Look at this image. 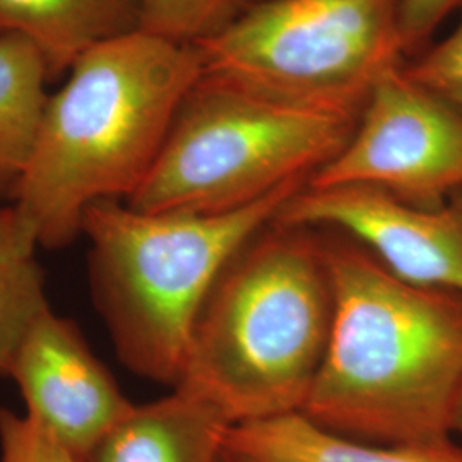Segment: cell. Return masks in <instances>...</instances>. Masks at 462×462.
I'll list each match as a JSON object with an SVG mask.
<instances>
[{
	"label": "cell",
	"mask_w": 462,
	"mask_h": 462,
	"mask_svg": "<svg viewBox=\"0 0 462 462\" xmlns=\"http://www.w3.org/2000/svg\"><path fill=\"white\" fill-rule=\"evenodd\" d=\"M141 24L139 0H0V34L33 43L50 81L62 78L88 50Z\"/></svg>",
	"instance_id": "7c38bea8"
},
{
	"label": "cell",
	"mask_w": 462,
	"mask_h": 462,
	"mask_svg": "<svg viewBox=\"0 0 462 462\" xmlns=\"http://www.w3.org/2000/svg\"><path fill=\"white\" fill-rule=\"evenodd\" d=\"M402 70L462 112V17L452 33L416 53Z\"/></svg>",
	"instance_id": "2e32d148"
},
{
	"label": "cell",
	"mask_w": 462,
	"mask_h": 462,
	"mask_svg": "<svg viewBox=\"0 0 462 462\" xmlns=\"http://www.w3.org/2000/svg\"><path fill=\"white\" fill-rule=\"evenodd\" d=\"M202 74L196 45L141 30L81 55L47 99L13 199L23 240L34 248L69 247L81 235L88 206L131 198Z\"/></svg>",
	"instance_id": "7a4b0ae2"
},
{
	"label": "cell",
	"mask_w": 462,
	"mask_h": 462,
	"mask_svg": "<svg viewBox=\"0 0 462 462\" xmlns=\"http://www.w3.org/2000/svg\"><path fill=\"white\" fill-rule=\"evenodd\" d=\"M36 248L26 244L17 228L16 215L13 206L0 209V261L21 255V254H34Z\"/></svg>",
	"instance_id": "d6986e66"
},
{
	"label": "cell",
	"mask_w": 462,
	"mask_h": 462,
	"mask_svg": "<svg viewBox=\"0 0 462 462\" xmlns=\"http://www.w3.org/2000/svg\"><path fill=\"white\" fill-rule=\"evenodd\" d=\"M219 462H235L233 459H230L226 454H223V457H221V461Z\"/></svg>",
	"instance_id": "44dd1931"
},
{
	"label": "cell",
	"mask_w": 462,
	"mask_h": 462,
	"mask_svg": "<svg viewBox=\"0 0 462 462\" xmlns=\"http://www.w3.org/2000/svg\"><path fill=\"white\" fill-rule=\"evenodd\" d=\"M278 219L343 231L399 280L462 297V190L425 208L366 187L305 185Z\"/></svg>",
	"instance_id": "ba28073f"
},
{
	"label": "cell",
	"mask_w": 462,
	"mask_h": 462,
	"mask_svg": "<svg viewBox=\"0 0 462 462\" xmlns=\"http://www.w3.org/2000/svg\"><path fill=\"white\" fill-rule=\"evenodd\" d=\"M49 70L33 43L0 34V199L13 200L49 95Z\"/></svg>",
	"instance_id": "4fadbf2b"
},
{
	"label": "cell",
	"mask_w": 462,
	"mask_h": 462,
	"mask_svg": "<svg viewBox=\"0 0 462 462\" xmlns=\"http://www.w3.org/2000/svg\"><path fill=\"white\" fill-rule=\"evenodd\" d=\"M50 309L45 273L34 254L0 261V377H9L34 322Z\"/></svg>",
	"instance_id": "5bb4252c"
},
{
	"label": "cell",
	"mask_w": 462,
	"mask_h": 462,
	"mask_svg": "<svg viewBox=\"0 0 462 462\" xmlns=\"http://www.w3.org/2000/svg\"><path fill=\"white\" fill-rule=\"evenodd\" d=\"M259 0H139V30L183 45H200L226 30Z\"/></svg>",
	"instance_id": "9a60e30c"
},
{
	"label": "cell",
	"mask_w": 462,
	"mask_h": 462,
	"mask_svg": "<svg viewBox=\"0 0 462 462\" xmlns=\"http://www.w3.org/2000/svg\"><path fill=\"white\" fill-rule=\"evenodd\" d=\"M307 183L225 215L146 213L116 199L88 206L81 235L89 242V288L118 360L173 389L216 280Z\"/></svg>",
	"instance_id": "277c9868"
},
{
	"label": "cell",
	"mask_w": 462,
	"mask_h": 462,
	"mask_svg": "<svg viewBox=\"0 0 462 462\" xmlns=\"http://www.w3.org/2000/svg\"><path fill=\"white\" fill-rule=\"evenodd\" d=\"M0 462H79L26 414L0 410Z\"/></svg>",
	"instance_id": "e0dca14e"
},
{
	"label": "cell",
	"mask_w": 462,
	"mask_h": 462,
	"mask_svg": "<svg viewBox=\"0 0 462 462\" xmlns=\"http://www.w3.org/2000/svg\"><path fill=\"white\" fill-rule=\"evenodd\" d=\"M322 231L334 317L301 414L375 444L452 437L462 393V297L399 280L346 233Z\"/></svg>",
	"instance_id": "6da1fadb"
},
{
	"label": "cell",
	"mask_w": 462,
	"mask_h": 462,
	"mask_svg": "<svg viewBox=\"0 0 462 462\" xmlns=\"http://www.w3.org/2000/svg\"><path fill=\"white\" fill-rule=\"evenodd\" d=\"M332 317L324 231L276 216L216 280L175 387L206 399L233 425L301 414L324 364Z\"/></svg>",
	"instance_id": "3957f363"
},
{
	"label": "cell",
	"mask_w": 462,
	"mask_h": 462,
	"mask_svg": "<svg viewBox=\"0 0 462 462\" xmlns=\"http://www.w3.org/2000/svg\"><path fill=\"white\" fill-rule=\"evenodd\" d=\"M462 0H401V33L406 57L427 49V42Z\"/></svg>",
	"instance_id": "ac0fdd59"
},
{
	"label": "cell",
	"mask_w": 462,
	"mask_h": 462,
	"mask_svg": "<svg viewBox=\"0 0 462 462\" xmlns=\"http://www.w3.org/2000/svg\"><path fill=\"white\" fill-rule=\"evenodd\" d=\"M230 420L206 399L180 387L116 421L83 462H219Z\"/></svg>",
	"instance_id": "30bf717a"
},
{
	"label": "cell",
	"mask_w": 462,
	"mask_h": 462,
	"mask_svg": "<svg viewBox=\"0 0 462 462\" xmlns=\"http://www.w3.org/2000/svg\"><path fill=\"white\" fill-rule=\"evenodd\" d=\"M9 379L24 414L79 462L134 408L78 324L51 307L28 332Z\"/></svg>",
	"instance_id": "9c48e42d"
},
{
	"label": "cell",
	"mask_w": 462,
	"mask_h": 462,
	"mask_svg": "<svg viewBox=\"0 0 462 462\" xmlns=\"http://www.w3.org/2000/svg\"><path fill=\"white\" fill-rule=\"evenodd\" d=\"M452 437H456L462 444V393L457 401V406H456L454 420H452Z\"/></svg>",
	"instance_id": "ffe728a7"
},
{
	"label": "cell",
	"mask_w": 462,
	"mask_h": 462,
	"mask_svg": "<svg viewBox=\"0 0 462 462\" xmlns=\"http://www.w3.org/2000/svg\"><path fill=\"white\" fill-rule=\"evenodd\" d=\"M309 187H366L413 206H437L462 190V112L406 76L389 70L355 131Z\"/></svg>",
	"instance_id": "52a82bcc"
},
{
	"label": "cell",
	"mask_w": 462,
	"mask_h": 462,
	"mask_svg": "<svg viewBox=\"0 0 462 462\" xmlns=\"http://www.w3.org/2000/svg\"><path fill=\"white\" fill-rule=\"evenodd\" d=\"M225 454L235 462H462L456 437L375 444L320 429L303 414L233 425Z\"/></svg>",
	"instance_id": "8fae6325"
},
{
	"label": "cell",
	"mask_w": 462,
	"mask_h": 462,
	"mask_svg": "<svg viewBox=\"0 0 462 462\" xmlns=\"http://www.w3.org/2000/svg\"><path fill=\"white\" fill-rule=\"evenodd\" d=\"M198 49L206 74L351 118L380 79L406 62L401 0H259Z\"/></svg>",
	"instance_id": "8992f818"
},
{
	"label": "cell",
	"mask_w": 462,
	"mask_h": 462,
	"mask_svg": "<svg viewBox=\"0 0 462 462\" xmlns=\"http://www.w3.org/2000/svg\"><path fill=\"white\" fill-rule=\"evenodd\" d=\"M358 118L284 105L202 74L158 158L125 202L146 213L225 215L309 182Z\"/></svg>",
	"instance_id": "5b68a950"
}]
</instances>
